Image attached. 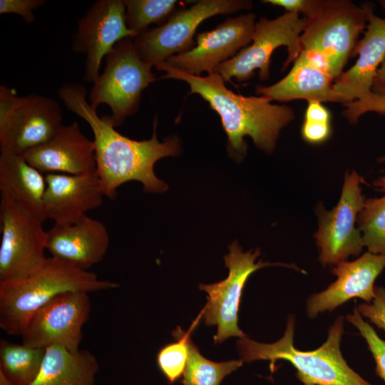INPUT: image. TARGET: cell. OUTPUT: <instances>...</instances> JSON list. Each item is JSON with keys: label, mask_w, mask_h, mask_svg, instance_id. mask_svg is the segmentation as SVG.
Here are the masks:
<instances>
[{"label": "cell", "mask_w": 385, "mask_h": 385, "mask_svg": "<svg viewBox=\"0 0 385 385\" xmlns=\"http://www.w3.org/2000/svg\"><path fill=\"white\" fill-rule=\"evenodd\" d=\"M59 98L70 111L83 119L93 134L96 171L108 198L117 196L118 188L129 181L142 183L144 191L160 193L168 185L158 178L154 165L160 159L178 155L180 141L176 135L160 142L157 133V118L154 119L152 137L135 140L115 130L106 115L99 116L87 101V91L81 83H64L58 89Z\"/></svg>", "instance_id": "1"}, {"label": "cell", "mask_w": 385, "mask_h": 385, "mask_svg": "<svg viewBox=\"0 0 385 385\" xmlns=\"http://www.w3.org/2000/svg\"><path fill=\"white\" fill-rule=\"evenodd\" d=\"M155 67L165 71L163 78L185 81L190 93L200 96L218 113L227 137V150L237 160L247 153L245 136H250L259 149L272 153L280 131L294 118V110L288 106L272 104L262 96L235 93L216 72L202 77L179 71L164 62Z\"/></svg>", "instance_id": "2"}, {"label": "cell", "mask_w": 385, "mask_h": 385, "mask_svg": "<svg viewBox=\"0 0 385 385\" xmlns=\"http://www.w3.org/2000/svg\"><path fill=\"white\" fill-rule=\"evenodd\" d=\"M118 286L68 262L47 257L29 274L0 282V327L9 335L21 336L31 317L57 295L110 290Z\"/></svg>", "instance_id": "3"}, {"label": "cell", "mask_w": 385, "mask_h": 385, "mask_svg": "<svg viewBox=\"0 0 385 385\" xmlns=\"http://www.w3.org/2000/svg\"><path fill=\"white\" fill-rule=\"evenodd\" d=\"M295 319L290 315L282 338L273 343H260L247 337L239 338L237 348L243 362L270 361L272 372L279 360L289 361L304 385H373L353 370L340 349L344 318L337 317L330 326L326 341L315 350L301 351L294 346Z\"/></svg>", "instance_id": "4"}, {"label": "cell", "mask_w": 385, "mask_h": 385, "mask_svg": "<svg viewBox=\"0 0 385 385\" xmlns=\"http://www.w3.org/2000/svg\"><path fill=\"white\" fill-rule=\"evenodd\" d=\"M371 9V4L359 7L347 0H318L304 16L307 24L300 36L301 51L324 59L337 80L366 28Z\"/></svg>", "instance_id": "5"}, {"label": "cell", "mask_w": 385, "mask_h": 385, "mask_svg": "<svg viewBox=\"0 0 385 385\" xmlns=\"http://www.w3.org/2000/svg\"><path fill=\"white\" fill-rule=\"evenodd\" d=\"M105 59V68L93 83L88 102L95 109L108 105L111 114L106 117L116 128L138 111L143 91L158 78L153 66L138 55L133 38L119 41Z\"/></svg>", "instance_id": "6"}, {"label": "cell", "mask_w": 385, "mask_h": 385, "mask_svg": "<svg viewBox=\"0 0 385 385\" xmlns=\"http://www.w3.org/2000/svg\"><path fill=\"white\" fill-rule=\"evenodd\" d=\"M61 122L54 99L34 93L18 96L11 88L0 86L1 151L21 155L49 140Z\"/></svg>", "instance_id": "7"}, {"label": "cell", "mask_w": 385, "mask_h": 385, "mask_svg": "<svg viewBox=\"0 0 385 385\" xmlns=\"http://www.w3.org/2000/svg\"><path fill=\"white\" fill-rule=\"evenodd\" d=\"M306 24V17L301 18L299 14L292 12H286L274 19L261 18L255 24L252 43L219 65L214 72L225 81L235 78L242 82L250 79L258 69L260 79L267 80L270 58L275 49L282 46L287 48L288 56L282 70L298 57L302 50L300 36Z\"/></svg>", "instance_id": "8"}, {"label": "cell", "mask_w": 385, "mask_h": 385, "mask_svg": "<svg viewBox=\"0 0 385 385\" xmlns=\"http://www.w3.org/2000/svg\"><path fill=\"white\" fill-rule=\"evenodd\" d=\"M252 5V1L243 0L198 1L189 8L178 9L163 25L134 37V46L145 63L156 66L193 48L196 29L207 19L250 9Z\"/></svg>", "instance_id": "9"}, {"label": "cell", "mask_w": 385, "mask_h": 385, "mask_svg": "<svg viewBox=\"0 0 385 385\" xmlns=\"http://www.w3.org/2000/svg\"><path fill=\"white\" fill-rule=\"evenodd\" d=\"M225 255L228 276L213 284H200L199 289L207 294V301L201 310L206 326H217L214 343L220 344L231 337L242 338L247 335L239 328L238 313L245 284L250 275L267 266L286 265L258 261V249L243 252L237 241L229 246Z\"/></svg>", "instance_id": "10"}, {"label": "cell", "mask_w": 385, "mask_h": 385, "mask_svg": "<svg viewBox=\"0 0 385 385\" xmlns=\"http://www.w3.org/2000/svg\"><path fill=\"white\" fill-rule=\"evenodd\" d=\"M365 183L354 170L346 173L337 205L330 211L323 207L318 210L319 227L314 238L320 250L319 261L324 267L346 261L362 252V235L355 222L364 205L361 184Z\"/></svg>", "instance_id": "11"}, {"label": "cell", "mask_w": 385, "mask_h": 385, "mask_svg": "<svg viewBox=\"0 0 385 385\" xmlns=\"http://www.w3.org/2000/svg\"><path fill=\"white\" fill-rule=\"evenodd\" d=\"M0 282L24 277L46 260V231L43 222L1 194Z\"/></svg>", "instance_id": "12"}, {"label": "cell", "mask_w": 385, "mask_h": 385, "mask_svg": "<svg viewBox=\"0 0 385 385\" xmlns=\"http://www.w3.org/2000/svg\"><path fill=\"white\" fill-rule=\"evenodd\" d=\"M91 308L89 293L57 295L31 317L21 335L22 343L43 349L60 344L71 352L78 351Z\"/></svg>", "instance_id": "13"}, {"label": "cell", "mask_w": 385, "mask_h": 385, "mask_svg": "<svg viewBox=\"0 0 385 385\" xmlns=\"http://www.w3.org/2000/svg\"><path fill=\"white\" fill-rule=\"evenodd\" d=\"M125 21L123 0H98L78 21L72 49L85 54L84 78L94 83L103 58L121 40L134 38Z\"/></svg>", "instance_id": "14"}, {"label": "cell", "mask_w": 385, "mask_h": 385, "mask_svg": "<svg viewBox=\"0 0 385 385\" xmlns=\"http://www.w3.org/2000/svg\"><path fill=\"white\" fill-rule=\"evenodd\" d=\"M255 19L253 13L229 18L215 29L198 34L193 48L170 56L164 63L190 75L200 76L204 71L212 73L252 42Z\"/></svg>", "instance_id": "15"}, {"label": "cell", "mask_w": 385, "mask_h": 385, "mask_svg": "<svg viewBox=\"0 0 385 385\" xmlns=\"http://www.w3.org/2000/svg\"><path fill=\"white\" fill-rule=\"evenodd\" d=\"M385 268V254L364 253L356 260L344 261L332 269L336 280L324 290L311 295L306 304L310 319L333 311L352 298L371 303L375 297L374 282Z\"/></svg>", "instance_id": "16"}, {"label": "cell", "mask_w": 385, "mask_h": 385, "mask_svg": "<svg viewBox=\"0 0 385 385\" xmlns=\"http://www.w3.org/2000/svg\"><path fill=\"white\" fill-rule=\"evenodd\" d=\"M46 181L44 213L55 225L73 224L103 204L105 194L96 170L82 175L48 173Z\"/></svg>", "instance_id": "17"}, {"label": "cell", "mask_w": 385, "mask_h": 385, "mask_svg": "<svg viewBox=\"0 0 385 385\" xmlns=\"http://www.w3.org/2000/svg\"><path fill=\"white\" fill-rule=\"evenodd\" d=\"M22 156L41 173L82 175L96 170L93 140L88 139L76 121L61 125L45 143Z\"/></svg>", "instance_id": "18"}, {"label": "cell", "mask_w": 385, "mask_h": 385, "mask_svg": "<svg viewBox=\"0 0 385 385\" xmlns=\"http://www.w3.org/2000/svg\"><path fill=\"white\" fill-rule=\"evenodd\" d=\"M359 55L354 65L343 72L333 84L337 102L344 105L367 96L371 92L376 73L385 58V19L369 16L364 37L352 56Z\"/></svg>", "instance_id": "19"}, {"label": "cell", "mask_w": 385, "mask_h": 385, "mask_svg": "<svg viewBox=\"0 0 385 385\" xmlns=\"http://www.w3.org/2000/svg\"><path fill=\"white\" fill-rule=\"evenodd\" d=\"M109 246L106 225L88 215L68 225H55L46 231V250L51 257L88 270L100 262Z\"/></svg>", "instance_id": "20"}, {"label": "cell", "mask_w": 385, "mask_h": 385, "mask_svg": "<svg viewBox=\"0 0 385 385\" xmlns=\"http://www.w3.org/2000/svg\"><path fill=\"white\" fill-rule=\"evenodd\" d=\"M334 80L327 68L300 53L282 79L269 86H257L255 91L271 101L304 99L337 102L333 91Z\"/></svg>", "instance_id": "21"}, {"label": "cell", "mask_w": 385, "mask_h": 385, "mask_svg": "<svg viewBox=\"0 0 385 385\" xmlns=\"http://www.w3.org/2000/svg\"><path fill=\"white\" fill-rule=\"evenodd\" d=\"M46 188V176L29 164L22 155L1 151V194L43 223L46 220L43 208Z\"/></svg>", "instance_id": "22"}, {"label": "cell", "mask_w": 385, "mask_h": 385, "mask_svg": "<svg viewBox=\"0 0 385 385\" xmlns=\"http://www.w3.org/2000/svg\"><path fill=\"white\" fill-rule=\"evenodd\" d=\"M99 364L88 350L71 352L60 344L46 348L40 371L31 385H94Z\"/></svg>", "instance_id": "23"}, {"label": "cell", "mask_w": 385, "mask_h": 385, "mask_svg": "<svg viewBox=\"0 0 385 385\" xmlns=\"http://www.w3.org/2000/svg\"><path fill=\"white\" fill-rule=\"evenodd\" d=\"M46 349L0 341V371L16 385H31L36 379Z\"/></svg>", "instance_id": "24"}, {"label": "cell", "mask_w": 385, "mask_h": 385, "mask_svg": "<svg viewBox=\"0 0 385 385\" xmlns=\"http://www.w3.org/2000/svg\"><path fill=\"white\" fill-rule=\"evenodd\" d=\"M188 359L181 379L183 385H220L225 377L243 364L242 359L216 362L203 356L191 338Z\"/></svg>", "instance_id": "25"}, {"label": "cell", "mask_w": 385, "mask_h": 385, "mask_svg": "<svg viewBox=\"0 0 385 385\" xmlns=\"http://www.w3.org/2000/svg\"><path fill=\"white\" fill-rule=\"evenodd\" d=\"M127 27L137 36L152 24L161 26L178 10L176 0H123Z\"/></svg>", "instance_id": "26"}, {"label": "cell", "mask_w": 385, "mask_h": 385, "mask_svg": "<svg viewBox=\"0 0 385 385\" xmlns=\"http://www.w3.org/2000/svg\"><path fill=\"white\" fill-rule=\"evenodd\" d=\"M202 317L200 312L187 332L178 327L172 332L175 342L163 346L157 354L158 367L170 385L183 376L188 359V342Z\"/></svg>", "instance_id": "27"}, {"label": "cell", "mask_w": 385, "mask_h": 385, "mask_svg": "<svg viewBox=\"0 0 385 385\" xmlns=\"http://www.w3.org/2000/svg\"><path fill=\"white\" fill-rule=\"evenodd\" d=\"M356 222L368 252L385 254V195L365 199Z\"/></svg>", "instance_id": "28"}, {"label": "cell", "mask_w": 385, "mask_h": 385, "mask_svg": "<svg viewBox=\"0 0 385 385\" xmlns=\"http://www.w3.org/2000/svg\"><path fill=\"white\" fill-rule=\"evenodd\" d=\"M346 321L354 326L365 339L375 361V372L385 382V341L363 319L357 308L346 316Z\"/></svg>", "instance_id": "29"}, {"label": "cell", "mask_w": 385, "mask_h": 385, "mask_svg": "<svg viewBox=\"0 0 385 385\" xmlns=\"http://www.w3.org/2000/svg\"><path fill=\"white\" fill-rule=\"evenodd\" d=\"M346 108L342 114L352 124L358 121L359 118L367 112H376L385 114V88L374 85L369 95L362 99L345 104Z\"/></svg>", "instance_id": "30"}, {"label": "cell", "mask_w": 385, "mask_h": 385, "mask_svg": "<svg viewBox=\"0 0 385 385\" xmlns=\"http://www.w3.org/2000/svg\"><path fill=\"white\" fill-rule=\"evenodd\" d=\"M374 290L373 301L371 303H362L356 308L362 317L385 331V287H375Z\"/></svg>", "instance_id": "31"}, {"label": "cell", "mask_w": 385, "mask_h": 385, "mask_svg": "<svg viewBox=\"0 0 385 385\" xmlns=\"http://www.w3.org/2000/svg\"><path fill=\"white\" fill-rule=\"evenodd\" d=\"M43 0H0V14L19 15L26 24L35 20L34 11L43 5Z\"/></svg>", "instance_id": "32"}, {"label": "cell", "mask_w": 385, "mask_h": 385, "mask_svg": "<svg viewBox=\"0 0 385 385\" xmlns=\"http://www.w3.org/2000/svg\"><path fill=\"white\" fill-rule=\"evenodd\" d=\"M331 131V122L305 119L301 129L303 139L313 144L326 141L329 138Z\"/></svg>", "instance_id": "33"}, {"label": "cell", "mask_w": 385, "mask_h": 385, "mask_svg": "<svg viewBox=\"0 0 385 385\" xmlns=\"http://www.w3.org/2000/svg\"><path fill=\"white\" fill-rule=\"evenodd\" d=\"M318 0H264L262 2L282 6L287 12L302 13L307 16L316 6Z\"/></svg>", "instance_id": "34"}, {"label": "cell", "mask_w": 385, "mask_h": 385, "mask_svg": "<svg viewBox=\"0 0 385 385\" xmlns=\"http://www.w3.org/2000/svg\"><path fill=\"white\" fill-rule=\"evenodd\" d=\"M304 119L331 122V113L321 102L309 101L304 114Z\"/></svg>", "instance_id": "35"}, {"label": "cell", "mask_w": 385, "mask_h": 385, "mask_svg": "<svg viewBox=\"0 0 385 385\" xmlns=\"http://www.w3.org/2000/svg\"><path fill=\"white\" fill-rule=\"evenodd\" d=\"M374 85L381 86L385 88V58L377 71Z\"/></svg>", "instance_id": "36"}, {"label": "cell", "mask_w": 385, "mask_h": 385, "mask_svg": "<svg viewBox=\"0 0 385 385\" xmlns=\"http://www.w3.org/2000/svg\"><path fill=\"white\" fill-rule=\"evenodd\" d=\"M378 161L380 163L385 162V155L379 158ZM373 185L375 186L380 192H385V174L373 182Z\"/></svg>", "instance_id": "37"}, {"label": "cell", "mask_w": 385, "mask_h": 385, "mask_svg": "<svg viewBox=\"0 0 385 385\" xmlns=\"http://www.w3.org/2000/svg\"><path fill=\"white\" fill-rule=\"evenodd\" d=\"M0 385H16L1 371H0Z\"/></svg>", "instance_id": "38"}, {"label": "cell", "mask_w": 385, "mask_h": 385, "mask_svg": "<svg viewBox=\"0 0 385 385\" xmlns=\"http://www.w3.org/2000/svg\"><path fill=\"white\" fill-rule=\"evenodd\" d=\"M380 4L385 10V1H380Z\"/></svg>", "instance_id": "39"}]
</instances>
